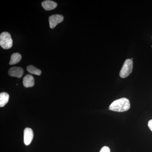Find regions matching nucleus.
Instances as JSON below:
<instances>
[{
  "instance_id": "f257e3e1",
  "label": "nucleus",
  "mask_w": 152,
  "mask_h": 152,
  "mask_svg": "<svg viewBox=\"0 0 152 152\" xmlns=\"http://www.w3.org/2000/svg\"><path fill=\"white\" fill-rule=\"evenodd\" d=\"M130 108V103L128 99L122 98L114 101L109 107V110L113 111L124 112Z\"/></svg>"
},
{
  "instance_id": "f03ea898",
  "label": "nucleus",
  "mask_w": 152,
  "mask_h": 152,
  "mask_svg": "<svg viewBox=\"0 0 152 152\" xmlns=\"http://www.w3.org/2000/svg\"><path fill=\"white\" fill-rule=\"evenodd\" d=\"M0 45L3 49L8 50L12 47L13 41L10 34L4 32L0 35Z\"/></svg>"
},
{
  "instance_id": "7ed1b4c3",
  "label": "nucleus",
  "mask_w": 152,
  "mask_h": 152,
  "mask_svg": "<svg viewBox=\"0 0 152 152\" xmlns=\"http://www.w3.org/2000/svg\"><path fill=\"white\" fill-rule=\"evenodd\" d=\"M133 62L132 60L128 59L124 63L120 71V77L123 78L127 77L132 72Z\"/></svg>"
},
{
  "instance_id": "20e7f679",
  "label": "nucleus",
  "mask_w": 152,
  "mask_h": 152,
  "mask_svg": "<svg viewBox=\"0 0 152 152\" xmlns=\"http://www.w3.org/2000/svg\"><path fill=\"white\" fill-rule=\"evenodd\" d=\"M64 20V17L62 15H52L49 18L50 28L51 29L54 28L57 25L62 22Z\"/></svg>"
},
{
  "instance_id": "39448f33",
  "label": "nucleus",
  "mask_w": 152,
  "mask_h": 152,
  "mask_svg": "<svg viewBox=\"0 0 152 152\" xmlns=\"http://www.w3.org/2000/svg\"><path fill=\"white\" fill-rule=\"evenodd\" d=\"M34 137V132L31 128H26L24 131V143L26 145H28L31 142Z\"/></svg>"
},
{
  "instance_id": "423d86ee",
  "label": "nucleus",
  "mask_w": 152,
  "mask_h": 152,
  "mask_svg": "<svg viewBox=\"0 0 152 152\" xmlns=\"http://www.w3.org/2000/svg\"><path fill=\"white\" fill-rule=\"evenodd\" d=\"M9 75L11 77H21L24 74V70L20 67H12L10 69L8 72Z\"/></svg>"
},
{
  "instance_id": "0eeeda50",
  "label": "nucleus",
  "mask_w": 152,
  "mask_h": 152,
  "mask_svg": "<svg viewBox=\"0 0 152 152\" xmlns=\"http://www.w3.org/2000/svg\"><path fill=\"white\" fill-rule=\"evenodd\" d=\"M42 7L46 11H50L54 10L57 7V4L53 1L46 0L42 2Z\"/></svg>"
},
{
  "instance_id": "6e6552de",
  "label": "nucleus",
  "mask_w": 152,
  "mask_h": 152,
  "mask_svg": "<svg viewBox=\"0 0 152 152\" xmlns=\"http://www.w3.org/2000/svg\"><path fill=\"white\" fill-rule=\"evenodd\" d=\"M34 84V78L31 75H26L23 79V85L26 88L32 87Z\"/></svg>"
},
{
  "instance_id": "1a4fd4ad",
  "label": "nucleus",
  "mask_w": 152,
  "mask_h": 152,
  "mask_svg": "<svg viewBox=\"0 0 152 152\" xmlns=\"http://www.w3.org/2000/svg\"><path fill=\"white\" fill-rule=\"evenodd\" d=\"M10 96L7 93H1L0 94V107H4L8 102Z\"/></svg>"
},
{
  "instance_id": "9d476101",
  "label": "nucleus",
  "mask_w": 152,
  "mask_h": 152,
  "mask_svg": "<svg viewBox=\"0 0 152 152\" xmlns=\"http://www.w3.org/2000/svg\"><path fill=\"white\" fill-rule=\"evenodd\" d=\"M22 59V56L19 53H15L11 56L10 62V65H14L18 64Z\"/></svg>"
},
{
  "instance_id": "9b49d317",
  "label": "nucleus",
  "mask_w": 152,
  "mask_h": 152,
  "mask_svg": "<svg viewBox=\"0 0 152 152\" xmlns=\"http://www.w3.org/2000/svg\"><path fill=\"white\" fill-rule=\"evenodd\" d=\"M27 70L30 73L34 74V75H37L40 76L42 74V71L36 68L33 65H29L27 67Z\"/></svg>"
},
{
  "instance_id": "f8f14e48",
  "label": "nucleus",
  "mask_w": 152,
  "mask_h": 152,
  "mask_svg": "<svg viewBox=\"0 0 152 152\" xmlns=\"http://www.w3.org/2000/svg\"><path fill=\"white\" fill-rule=\"evenodd\" d=\"M100 152H110V150L109 147L104 146L101 149Z\"/></svg>"
},
{
  "instance_id": "ddd939ff",
  "label": "nucleus",
  "mask_w": 152,
  "mask_h": 152,
  "mask_svg": "<svg viewBox=\"0 0 152 152\" xmlns=\"http://www.w3.org/2000/svg\"><path fill=\"white\" fill-rule=\"evenodd\" d=\"M148 126L151 131L152 132V120H151L149 121L148 123Z\"/></svg>"
}]
</instances>
